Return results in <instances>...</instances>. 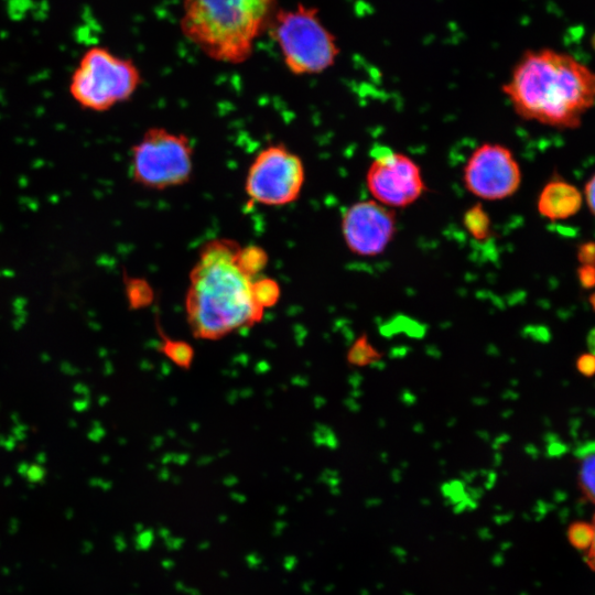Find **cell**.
Returning <instances> with one entry per match:
<instances>
[{
    "label": "cell",
    "instance_id": "cell-13",
    "mask_svg": "<svg viewBox=\"0 0 595 595\" xmlns=\"http://www.w3.org/2000/svg\"><path fill=\"white\" fill-rule=\"evenodd\" d=\"M383 359V354L378 351L370 341L369 335L362 334L357 338L348 352V362L355 367H365L376 364Z\"/></svg>",
    "mask_w": 595,
    "mask_h": 595
},
{
    "label": "cell",
    "instance_id": "cell-8",
    "mask_svg": "<svg viewBox=\"0 0 595 595\" xmlns=\"http://www.w3.org/2000/svg\"><path fill=\"white\" fill-rule=\"evenodd\" d=\"M462 179L465 189L473 197L496 202L513 197L522 186L523 175L510 148L484 143L465 162Z\"/></svg>",
    "mask_w": 595,
    "mask_h": 595
},
{
    "label": "cell",
    "instance_id": "cell-31",
    "mask_svg": "<svg viewBox=\"0 0 595 595\" xmlns=\"http://www.w3.org/2000/svg\"><path fill=\"white\" fill-rule=\"evenodd\" d=\"M591 305L595 310V294H593V296L591 297Z\"/></svg>",
    "mask_w": 595,
    "mask_h": 595
},
{
    "label": "cell",
    "instance_id": "cell-4",
    "mask_svg": "<svg viewBox=\"0 0 595 595\" xmlns=\"http://www.w3.org/2000/svg\"><path fill=\"white\" fill-rule=\"evenodd\" d=\"M268 31L286 68L298 77L326 72L340 56L338 39L323 24L316 7L298 4L292 9H278Z\"/></svg>",
    "mask_w": 595,
    "mask_h": 595
},
{
    "label": "cell",
    "instance_id": "cell-9",
    "mask_svg": "<svg viewBox=\"0 0 595 595\" xmlns=\"http://www.w3.org/2000/svg\"><path fill=\"white\" fill-rule=\"evenodd\" d=\"M373 200L389 209H405L424 197L426 182L419 165L405 154L380 151L366 172Z\"/></svg>",
    "mask_w": 595,
    "mask_h": 595
},
{
    "label": "cell",
    "instance_id": "cell-24",
    "mask_svg": "<svg viewBox=\"0 0 595 595\" xmlns=\"http://www.w3.org/2000/svg\"><path fill=\"white\" fill-rule=\"evenodd\" d=\"M27 430H28L27 426L18 424L13 429V437L18 441L25 440L27 438V434H26Z\"/></svg>",
    "mask_w": 595,
    "mask_h": 595
},
{
    "label": "cell",
    "instance_id": "cell-2",
    "mask_svg": "<svg viewBox=\"0 0 595 595\" xmlns=\"http://www.w3.org/2000/svg\"><path fill=\"white\" fill-rule=\"evenodd\" d=\"M503 93L525 121L577 129L595 105V72L567 53L529 50L515 64Z\"/></svg>",
    "mask_w": 595,
    "mask_h": 595
},
{
    "label": "cell",
    "instance_id": "cell-30",
    "mask_svg": "<svg viewBox=\"0 0 595 595\" xmlns=\"http://www.w3.org/2000/svg\"><path fill=\"white\" fill-rule=\"evenodd\" d=\"M12 419L16 425L20 424V417L17 413L12 414Z\"/></svg>",
    "mask_w": 595,
    "mask_h": 595
},
{
    "label": "cell",
    "instance_id": "cell-27",
    "mask_svg": "<svg viewBox=\"0 0 595 595\" xmlns=\"http://www.w3.org/2000/svg\"><path fill=\"white\" fill-rule=\"evenodd\" d=\"M588 345L590 353L595 355V329H593L589 334Z\"/></svg>",
    "mask_w": 595,
    "mask_h": 595
},
{
    "label": "cell",
    "instance_id": "cell-14",
    "mask_svg": "<svg viewBox=\"0 0 595 595\" xmlns=\"http://www.w3.org/2000/svg\"><path fill=\"white\" fill-rule=\"evenodd\" d=\"M579 484L583 495L595 506V451H588L582 456Z\"/></svg>",
    "mask_w": 595,
    "mask_h": 595
},
{
    "label": "cell",
    "instance_id": "cell-17",
    "mask_svg": "<svg viewBox=\"0 0 595 595\" xmlns=\"http://www.w3.org/2000/svg\"><path fill=\"white\" fill-rule=\"evenodd\" d=\"M128 297L134 308H140L149 304L153 295L148 286H142V281L132 280V285L128 286Z\"/></svg>",
    "mask_w": 595,
    "mask_h": 595
},
{
    "label": "cell",
    "instance_id": "cell-5",
    "mask_svg": "<svg viewBox=\"0 0 595 595\" xmlns=\"http://www.w3.org/2000/svg\"><path fill=\"white\" fill-rule=\"evenodd\" d=\"M140 84L142 73L133 60L93 47L72 74L70 94L84 110L100 113L131 100Z\"/></svg>",
    "mask_w": 595,
    "mask_h": 595
},
{
    "label": "cell",
    "instance_id": "cell-28",
    "mask_svg": "<svg viewBox=\"0 0 595 595\" xmlns=\"http://www.w3.org/2000/svg\"><path fill=\"white\" fill-rule=\"evenodd\" d=\"M36 459H37V461H38L40 464H43V463H45V462H46V460H47L46 453H45V452H40V453L38 454V456H37V458H36Z\"/></svg>",
    "mask_w": 595,
    "mask_h": 595
},
{
    "label": "cell",
    "instance_id": "cell-3",
    "mask_svg": "<svg viewBox=\"0 0 595 595\" xmlns=\"http://www.w3.org/2000/svg\"><path fill=\"white\" fill-rule=\"evenodd\" d=\"M277 0H183V36L208 58L242 64L268 30Z\"/></svg>",
    "mask_w": 595,
    "mask_h": 595
},
{
    "label": "cell",
    "instance_id": "cell-25",
    "mask_svg": "<svg viewBox=\"0 0 595 595\" xmlns=\"http://www.w3.org/2000/svg\"><path fill=\"white\" fill-rule=\"evenodd\" d=\"M61 372L66 374V375H75L77 374L79 371L77 369H74V367L68 363V362H63L61 364Z\"/></svg>",
    "mask_w": 595,
    "mask_h": 595
},
{
    "label": "cell",
    "instance_id": "cell-26",
    "mask_svg": "<svg viewBox=\"0 0 595 595\" xmlns=\"http://www.w3.org/2000/svg\"><path fill=\"white\" fill-rule=\"evenodd\" d=\"M16 443H17V440L13 436H10V437H8V438L5 439V442H4V446L3 447L7 451H13L15 449V447H16Z\"/></svg>",
    "mask_w": 595,
    "mask_h": 595
},
{
    "label": "cell",
    "instance_id": "cell-7",
    "mask_svg": "<svg viewBox=\"0 0 595 595\" xmlns=\"http://www.w3.org/2000/svg\"><path fill=\"white\" fill-rule=\"evenodd\" d=\"M305 181L304 161L283 144L270 145L248 169L245 192L254 203L285 207L299 199Z\"/></svg>",
    "mask_w": 595,
    "mask_h": 595
},
{
    "label": "cell",
    "instance_id": "cell-19",
    "mask_svg": "<svg viewBox=\"0 0 595 595\" xmlns=\"http://www.w3.org/2000/svg\"><path fill=\"white\" fill-rule=\"evenodd\" d=\"M578 370L582 375L592 376L595 374V355L589 353L580 357L577 363Z\"/></svg>",
    "mask_w": 595,
    "mask_h": 595
},
{
    "label": "cell",
    "instance_id": "cell-10",
    "mask_svg": "<svg viewBox=\"0 0 595 595\" xmlns=\"http://www.w3.org/2000/svg\"><path fill=\"white\" fill-rule=\"evenodd\" d=\"M341 230L344 243L352 254L380 256L396 236V213L375 200L356 202L345 210Z\"/></svg>",
    "mask_w": 595,
    "mask_h": 595
},
{
    "label": "cell",
    "instance_id": "cell-11",
    "mask_svg": "<svg viewBox=\"0 0 595 595\" xmlns=\"http://www.w3.org/2000/svg\"><path fill=\"white\" fill-rule=\"evenodd\" d=\"M582 193L564 180H551L539 194L538 212L550 221L575 216L582 207Z\"/></svg>",
    "mask_w": 595,
    "mask_h": 595
},
{
    "label": "cell",
    "instance_id": "cell-15",
    "mask_svg": "<svg viewBox=\"0 0 595 595\" xmlns=\"http://www.w3.org/2000/svg\"><path fill=\"white\" fill-rule=\"evenodd\" d=\"M161 350L173 363L183 367V369H188L192 364L194 352L186 342L168 339L162 344Z\"/></svg>",
    "mask_w": 595,
    "mask_h": 595
},
{
    "label": "cell",
    "instance_id": "cell-22",
    "mask_svg": "<svg viewBox=\"0 0 595 595\" xmlns=\"http://www.w3.org/2000/svg\"><path fill=\"white\" fill-rule=\"evenodd\" d=\"M587 560L592 569H595V517L591 524V542L586 550Z\"/></svg>",
    "mask_w": 595,
    "mask_h": 595
},
{
    "label": "cell",
    "instance_id": "cell-1",
    "mask_svg": "<svg viewBox=\"0 0 595 595\" xmlns=\"http://www.w3.org/2000/svg\"><path fill=\"white\" fill-rule=\"evenodd\" d=\"M241 250L229 238H215L201 248L186 297L194 337L220 340L263 320L265 309L256 298L259 276L243 266Z\"/></svg>",
    "mask_w": 595,
    "mask_h": 595
},
{
    "label": "cell",
    "instance_id": "cell-32",
    "mask_svg": "<svg viewBox=\"0 0 595 595\" xmlns=\"http://www.w3.org/2000/svg\"><path fill=\"white\" fill-rule=\"evenodd\" d=\"M71 426H72L73 428H75V426H77V425H75V423H74V421H73V420H71V421H70V427H71Z\"/></svg>",
    "mask_w": 595,
    "mask_h": 595
},
{
    "label": "cell",
    "instance_id": "cell-29",
    "mask_svg": "<svg viewBox=\"0 0 595 595\" xmlns=\"http://www.w3.org/2000/svg\"><path fill=\"white\" fill-rule=\"evenodd\" d=\"M41 361L43 363H49L51 361V356L47 353L41 354Z\"/></svg>",
    "mask_w": 595,
    "mask_h": 595
},
{
    "label": "cell",
    "instance_id": "cell-12",
    "mask_svg": "<svg viewBox=\"0 0 595 595\" xmlns=\"http://www.w3.org/2000/svg\"><path fill=\"white\" fill-rule=\"evenodd\" d=\"M463 225L476 241H486L492 234L490 215L481 204L473 205L464 213Z\"/></svg>",
    "mask_w": 595,
    "mask_h": 595
},
{
    "label": "cell",
    "instance_id": "cell-6",
    "mask_svg": "<svg viewBox=\"0 0 595 595\" xmlns=\"http://www.w3.org/2000/svg\"><path fill=\"white\" fill-rule=\"evenodd\" d=\"M194 150L188 136L166 128H149L132 148V178L148 190L164 191L190 182Z\"/></svg>",
    "mask_w": 595,
    "mask_h": 595
},
{
    "label": "cell",
    "instance_id": "cell-16",
    "mask_svg": "<svg viewBox=\"0 0 595 595\" xmlns=\"http://www.w3.org/2000/svg\"><path fill=\"white\" fill-rule=\"evenodd\" d=\"M256 298L265 310L277 304L280 298V287L272 278L259 277L256 281Z\"/></svg>",
    "mask_w": 595,
    "mask_h": 595
},
{
    "label": "cell",
    "instance_id": "cell-21",
    "mask_svg": "<svg viewBox=\"0 0 595 595\" xmlns=\"http://www.w3.org/2000/svg\"><path fill=\"white\" fill-rule=\"evenodd\" d=\"M583 286L592 287L595 285V269L588 265L583 267L580 273Z\"/></svg>",
    "mask_w": 595,
    "mask_h": 595
},
{
    "label": "cell",
    "instance_id": "cell-20",
    "mask_svg": "<svg viewBox=\"0 0 595 595\" xmlns=\"http://www.w3.org/2000/svg\"><path fill=\"white\" fill-rule=\"evenodd\" d=\"M584 196H586L590 211L595 216V175L587 183L586 190H584Z\"/></svg>",
    "mask_w": 595,
    "mask_h": 595
},
{
    "label": "cell",
    "instance_id": "cell-23",
    "mask_svg": "<svg viewBox=\"0 0 595 595\" xmlns=\"http://www.w3.org/2000/svg\"><path fill=\"white\" fill-rule=\"evenodd\" d=\"M16 315V319L14 321V328L15 330H20L21 328L24 327V324L27 322V312L26 311H17L15 313Z\"/></svg>",
    "mask_w": 595,
    "mask_h": 595
},
{
    "label": "cell",
    "instance_id": "cell-18",
    "mask_svg": "<svg viewBox=\"0 0 595 595\" xmlns=\"http://www.w3.org/2000/svg\"><path fill=\"white\" fill-rule=\"evenodd\" d=\"M569 537L573 546L586 551L591 542V524L573 525Z\"/></svg>",
    "mask_w": 595,
    "mask_h": 595
}]
</instances>
